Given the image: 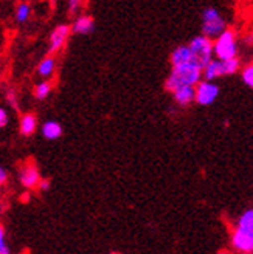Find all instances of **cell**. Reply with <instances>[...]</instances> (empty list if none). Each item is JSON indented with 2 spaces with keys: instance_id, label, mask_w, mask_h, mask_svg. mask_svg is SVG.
Wrapping results in <instances>:
<instances>
[{
  "instance_id": "484cf974",
  "label": "cell",
  "mask_w": 253,
  "mask_h": 254,
  "mask_svg": "<svg viewBox=\"0 0 253 254\" xmlns=\"http://www.w3.org/2000/svg\"><path fill=\"white\" fill-rule=\"evenodd\" d=\"M6 179H8V172L0 166V185H3L6 182Z\"/></svg>"
},
{
  "instance_id": "52a82bcc",
  "label": "cell",
  "mask_w": 253,
  "mask_h": 254,
  "mask_svg": "<svg viewBox=\"0 0 253 254\" xmlns=\"http://www.w3.org/2000/svg\"><path fill=\"white\" fill-rule=\"evenodd\" d=\"M72 33V27H69V25H59V27H56L52 33V36H50V47H48V53L53 55L56 52H59V50L62 48V45L66 44L69 34Z\"/></svg>"
},
{
  "instance_id": "f546056e",
  "label": "cell",
  "mask_w": 253,
  "mask_h": 254,
  "mask_svg": "<svg viewBox=\"0 0 253 254\" xmlns=\"http://www.w3.org/2000/svg\"><path fill=\"white\" fill-rule=\"evenodd\" d=\"M218 254H232L230 251H227V250H222V251H219Z\"/></svg>"
},
{
  "instance_id": "ba28073f",
  "label": "cell",
  "mask_w": 253,
  "mask_h": 254,
  "mask_svg": "<svg viewBox=\"0 0 253 254\" xmlns=\"http://www.w3.org/2000/svg\"><path fill=\"white\" fill-rule=\"evenodd\" d=\"M20 183L25 186V188H36L39 186L41 183V175H39V171H37V168L34 166V164H27L22 171H20Z\"/></svg>"
},
{
  "instance_id": "8992f818",
  "label": "cell",
  "mask_w": 253,
  "mask_h": 254,
  "mask_svg": "<svg viewBox=\"0 0 253 254\" xmlns=\"http://www.w3.org/2000/svg\"><path fill=\"white\" fill-rule=\"evenodd\" d=\"M232 247L241 254H253V230H238L232 233Z\"/></svg>"
},
{
  "instance_id": "4fadbf2b",
  "label": "cell",
  "mask_w": 253,
  "mask_h": 254,
  "mask_svg": "<svg viewBox=\"0 0 253 254\" xmlns=\"http://www.w3.org/2000/svg\"><path fill=\"white\" fill-rule=\"evenodd\" d=\"M42 135L47 139H58L62 135V127L58 121H47L42 124Z\"/></svg>"
},
{
  "instance_id": "7402d4cb",
  "label": "cell",
  "mask_w": 253,
  "mask_h": 254,
  "mask_svg": "<svg viewBox=\"0 0 253 254\" xmlns=\"http://www.w3.org/2000/svg\"><path fill=\"white\" fill-rule=\"evenodd\" d=\"M8 124V113L3 107H0V127H5Z\"/></svg>"
},
{
  "instance_id": "4316f807",
  "label": "cell",
  "mask_w": 253,
  "mask_h": 254,
  "mask_svg": "<svg viewBox=\"0 0 253 254\" xmlns=\"http://www.w3.org/2000/svg\"><path fill=\"white\" fill-rule=\"evenodd\" d=\"M20 200H22V201H28V200H30V194H28V192L22 194V195H20Z\"/></svg>"
},
{
  "instance_id": "ffe728a7",
  "label": "cell",
  "mask_w": 253,
  "mask_h": 254,
  "mask_svg": "<svg viewBox=\"0 0 253 254\" xmlns=\"http://www.w3.org/2000/svg\"><path fill=\"white\" fill-rule=\"evenodd\" d=\"M31 14V8L28 3H20L16 9V19L19 22H27Z\"/></svg>"
},
{
  "instance_id": "cb8c5ba5",
  "label": "cell",
  "mask_w": 253,
  "mask_h": 254,
  "mask_svg": "<svg viewBox=\"0 0 253 254\" xmlns=\"http://www.w3.org/2000/svg\"><path fill=\"white\" fill-rule=\"evenodd\" d=\"M50 186H52V183H50L48 179H42L41 183H39V189H41V190H48Z\"/></svg>"
},
{
  "instance_id": "7c38bea8",
  "label": "cell",
  "mask_w": 253,
  "mask_h": 254,
  "mask_svg": "<svg viewBox=\"0 0 253 254\" xmlns=\"http://www.w3.org/2000/svg\"><path fill=\"white\" fill-rule=\"evenodd\" d=\"M224 76V70H222V61H218V59H213L208 65L204 68V79L205 81H214Z\"/></svg>"
},
{
  "instance_id": "277c9868",
  "label": "cell",
  "mask_w": 253,
  "mask_h": 254,
  "mask_svg": "<svg viewBox=\"0 0 253 254\" xmlns=\"http://www.w3.org/2000/svg\"><path fill=\"white\" fill-rule=\"evenodd\" d=\"M238 37L233 30L227 28L218 39H214V56L218 61H230L238 58Z\"/></svg>"
},
{
  "instance_id": "4dcf8cb0",
  "label": "cell",
  "mask_w": 253,
  "mask_h": 254,
  "mask_svg": "<svg viewBox=\"0 0 253 254\" xmlns=\"http://www.w3.org/2000/svg\"><path fill=\"white\" fill-rule=\"evenodd\" d=\"M113 254H117V253H113Z\"/></svg>"
},
{
  "instance_id": "603a6c76",
  "label": "cell",
  "mask_w": 253,
  "mask_h": 254,
  "mask_svg": "<svg viewBox=\"0 0 253 254\" xmlns=\"http://www.w3.org/2000/svg\"><path fill=\"white\" fill-rule=\"evenodd\" d=\"M78 8H80V2H77V0H72V2H69V12H70V14L77 12Z\"/></svg>"
},
{
  "instance_id": "3957f363",
  "label": "cell",
  "mask_w": 253,
  "mask_h": 254,
  "mask_svg": "<svg viewBox=\"0 0 253 254\" xmlns=\"http://www.w3.org/2000/svg\"><path fill=\"white\" fill-rule=\"evenodd\" d=\"M193 55V62L204 70L208 64L214 59V42L205 36H196L188 44Z\"/></svg>"
},
{
  "instance_id": "5b68a950",
  "label": "cell",
  "mask_w": 253,
  "mask_h": 254,
  "mask_svg": "<svg viewBox=\"0 0 253 254\" xmlns=\"http://www.w3.org/2000/svg\"><path fill=\"white\" fill-rule=\"evenodd\" d=\"M219 96V87L216 82L202 79L196 85V103L199 106H211Z\"/></svg>"
},
{
  "instance_id": "d4e9b609",
  "label": "cell",
  "mask_w": 253,
  "mask_h": 254,
  "mask_svg": "<svg viewBox=\"0 0 253 254\" xmlns=\"http://www.w3.org/2000/svg\"><path fill=\"white\" fill-rule=\"evenodd\" d=\"M6 244H5V230H3V226L0 225V250L5 248Z\"/></svg>"
},
{
  "instance_id": "9c48e42d",
  "label": "cell",
  "mask_w": 253,
  "mask_h": 254,
  "mask_svg": "<svg viewBox=\"0 0 253 254\" xmlns=\"http://www.w3.org/2000/svg\"><path fill=\"white\" fill-rule=\"evenodd\" d=\"M189 62H193V55L188 45H179L172 50V53H171L172 67L185 65V64H189Z\"/></svg>"
},
{
  "instance_id": "30bf717a",
  "label": "cell",
  "mask_w": 253,
  "mask_h": 254,
  "mask_svg": "<svg viewBox=\"0 0 253 254\" xmlns=\"http://www.w3.org/2000/svg\"><path fill=\"white\" fill-rule=\"evenodd\" d=\"M95 28V20L92 16H80L72 25V33L75 34H90Z\"/></svg>"
},
{
  "instance_id": "9a60e30c",
  "label": "cell",
  "mask_w": 253,
  "mask_h": 254,
  "mask_svg": "<svg viewBox=\"0 0 253 254\" xmlns=\"http://www.w3.org/2000/svg\"><path fill=\"white\" fill-rule=\"evenodd\" d=\"M36 126H37V118L33 115V113H27L20 118V133L22 135H31L36 130Z\"/></svg>"
},
{
  "instance_id": "2e32d148",
  "label": "cell",
  "mask_w": 253,
  "mask_h": 254,
  "mask_svg": "<svg viewBox=\"0 0 253 254\" xmlns=\"http://www.w3.org/2000/svg\"><path fill=\"white\" fill-rule=\"evenodd\" d=\"M235 228H238V230H253V208L246 209L239 215Z\"/></svg>"
},
{
  "instance_id": "44dd1931",
  "label": "cell",
  "mask_w": 253,
  "mask_h": 254,
  "mask_svg": "<svg viewBox=\"0 0 253 254\" xmlns=\"http://www.w3.org/2000/svg\"><path fill=\"white\" fill-rule=\"evenodd\" d=\"M6 101L12 107H17V98H16V92L14 90H8L6 92Z\"/></svg>"
},
{
  "instance_id": "d6986e66",
  "label": "cell",
  "mask_w": 253,
  "mask_h": 254,
  "mask_svg": "<svg viewBox=\"0 0 253 254\" xmlns=\"http://www.w3.org/2000/svg\"><path fill=\"white\" fill-rule=\"evenodd\" d=\"M241 78H243V82H244L247 87L253 88V61L249 62L247 65L243 68V71H241Z\"/></svg>"
},
{
  "instance_id": "6da1fadb",
  "label": "cell",
  "mask_w": 253,
  "mask_h": 254,
  "mask_svg": "<svg viewBox=\"0 0 253 254\" xmlns=\"http://www.w3.org/2000/svg\"><path fill=\"white\" fill-rule=\"evenodd\" d=\"M202 78H204V70L197 64L189 62L185 65L172 67L168 79L165 81V88L174 93L182 87H196L202 81Z\"/></svg>"
},
{
  "instance_id": "f1b7e54d",
  "label": "cell",
  "mask_w": 253,
  "mask_h": 254,
  "mask_svg": "<svg viewBox=\"0 0 253 254\" xmlns=\"http://www.w3.org/2000/svg\"><path fill=\"white\" fill-rule=\"evenodd\" d=\"M252 39H253V36H252V34H250V36H247V37H246V44H247V45H250V44H252Z\"/></svg>"
},
{
  "instance_id": "e0dca14e",
  "label": "cell",
  "mask_w": 253,
  "mask_h": 254,
  "mask_svg": "<svg viewBox=\"0 0 253 254\" xmlns=\"http://www.w3.org/2000/svg\"><path fill=\"white\" fill-rule=\"evenodd\" d=\"M239 68H241V61H239L238 58L230 59V61H222L224 76H227V74H235Z\"/></svg>"
},
{
  "instance_id": "5bb4252c",
  "label": "cell",
  "mask_w": 253,
  "mask_h": 254,
  "mask_svg": "<svg viewBox=\"0 0 253 254\" xmlns=\"http://www.w3.org/2000/svg\"><path fill=\"white\" fill-rule=\"evenodd\" d=\"M56 68V59L53 56H47L45 59L41 61L39 67H37V74L42 76V78H50Z\"/></svg>"
},
{
  "instance_id": "ac0fdd59",
  "label": "cell",
  "mask_w": 253,
  "mask_h": 254,
  "mask_svg": "<svg viewBox=\"0 0 253 254\" xmlns=\"http://www.w3.org/2000/svg\"><path fill=\"white\" fill-rule=\"evenodd\" d=\"M50 92H52V82L42 81V82H39V84L36 85V88H34V96L37 99H45L50 95Z\"/></svg>"
},
{
  "instance_id": "8fae6325",
  "label": "cell",
  "mask_w": 253,
  "mask_h": 254,
  "mask_svg": "<svg viewBox=\"0 0 253 254\" xmlns=\"http://www.w3.org/2000/svg\"><path fill=\"white\" fill-rule=\"evenodd\" d=\"M172 96L179 106H189L193 101H196V87H182L179 90H175Z\"/></svg>"
},
{
  "instance_id": "83f0119b",
  "label": "cell",
  "mask_w": 253,
  "mask_h": 254,
  "mask_svg": "<svg viewBox=\"0 0 253 254\" xmlns=\"http://www.w3.org/2000/svg\"><path fill=\"white\" fill-rule=\"evenodd\" d=\"M0 254H11V253H9V248H8V247L2 248V250H0Z\"/></svg>"
},
{
  "instance_id": "7a4b0ae2",
  "label": "cell",
  "mask_w": 253,
  "mask_h": 254,
  "mask_svg": "<svg viewBox=\"0 0 253 254\" xmlns=\"http://www.w3.org/2000/svg\"><path fill=\"white\" fill-rule=\"evenodd\" d=\"M202 36L208 39H218V37L227 30V22L222 17L218 8L207 6L202 9Z\"/></svg>"
}]
</instances>
